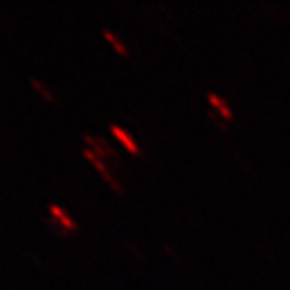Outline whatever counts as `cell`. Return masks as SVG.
Instances as JSON below:
<instances>
[{"mask_svg": "<svg viewBox=\"0 0 290 290\" xmlns=\"http://www.w3.org/2000/svg\"><path fill=\"white\" fill-rule=\"evenodd\" d=\"M82 156H84L86 159L93 163V166L96 168V172L100 173V177H102V179L105 180L107 184H109L110 187L115 190V192H121V190H123V185L119 184V180L115 179V177H114V173H112L110 170H109V166H107V164H105V161H103L102 157L96 154V152H94V151H91L89 147H86V149H82Z\"/></svg>", "mask_w": 290, "mask_h": 290, "instance_id": "1", "label": "cell"}, {"mask_svg": "<svg viewBox=\"0 0 290 290\" xmlns=\"http://www.w3.org/2000/svg\"><path fill=\"white\" fill-rule=\"evenodd\" d=\"M82 140L88 143V147L91 151H94L98 156L102 157L103 161H115L119 164V156L115 152V149L103 138H96V136H91V135H82Z\"/></svg>", "mask_w": 290, "mask_h": 290, "instance_id": "2", "label": "cell"}, {"mask_svg": "<svg viewBox=\"0 0 290 290\" xmlns=\"http://www.w3.org/2000/svg\"><path fill=\"white\" fill-rule=\"evenodd\" d=\"M109 130H110V133L123 143V147L126 149L130 154H133V156L142 154V149H140V145L136 143V140L131 136L130 131H126L124 128L119 126V124H112V123L109 124Z\"/></svg>", "mask_w": 290, "mask_h": 290, "instance_id": "3", "label": "cell"}, {"mask_svg": "<svg viewBox=\"0 0 290 290\" xmlns=\"http://www.w3.org/2000/svg\"><path fill=\"white\" fill-rule=\"evenodd\" d=\"M103 37H105L107 40L112 44V47L115 49V53H119L121 56H128V47H126V44H123V40L119 39L117 35L114 34V32L110 30V28H103Z\"/></svg>", "mask_w": 290, "mask_h": 290, "instance_id": "4", "label": "cell"}, {"mask_svg": "<svg viewBox=\"0 0 290 290\" xmlns=\"http://www.w3.org/2000/svg\"><path fill=\"white\" fill-rule=\"evenodd\" d=\"M30 82H32V86H34V89L37 91L39 94H42V96L45 98L47 102H51V103H55V96L51 94V91H49L47 88L44 86V82H40V81H37L35 77H30Z\"/></svg>", "mask_w": 290, "mask_h": 290, "instance_id": "5", "label": "cell"}, {"mask_svg": "<svg viewBox=\"0 0 290 290\" xmlns=\"http://www.w3.org/2000/svg\"><path fill=\"white\" fill-rule=\"evenodd\" d=\"M47 210H49V215H51L53 219H56V221H60L61 217H65V215L68 213L67 210H63L61 206L55 205V203H51V205L47 206Z\"/></svg>", "mask_w": 290, "mask_h": 290, "instance_id": "6", "label": "cell"}, {"mask_svg": "<svg viewBox=\"0 0 290 290\" xmlns=\"http://www.w3.org/2000/svg\"><path fill=\"white\" fill-rule=\"evenodd\" d=\"M206 98H208V102L212 103L213 107H217V109H222L224 105H227L226 100L219 96V94H215V93H208V94H206Z\"/></svg>", "mask_w": 290, "mask_h": 290, "instance_id": "7", "label": "cell"}, {"mask_svg": "<svg viewBox=\"0 0 290 290\" xmlns=\"http://www.w3.org/2000/svg\"><path fill=\"white\" fill-rule=\"evenodd\" d=\"M219 114H221L226 121H231V119H233V112H231V109L227 105H224L222 109H219Z\"/></svg>", "mask_w": 290, "mask_h": 290, "instance_id": "8", "label": "cell"}]
</instances>
